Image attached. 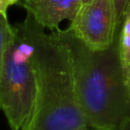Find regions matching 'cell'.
Wrapping results in <instances>:
<instances>
[{
  "label": "cell",
  "mask_w": 130,
  "mask_h": 130,
  "mask_svg": "<svg viewBox=\"0 0 130 130\" xmlns=\"http://www.w3.org/2000/svg\"><path fill=\"white\" fill-rule=\"evenodd\" d=\"M14 28L12 43L0 53V106L11 130H25L37 104L36 53L45 27L26 12L25 18Z\"/></svg>",
  "instance_id": "obj_3"
},
{
  "label": "cell",
  "mask_w": 130,
  "mask_h": 130,
  "mask_svg": "<svg viewBox=\"0 0 130 130\" xmlns=\"http://www.w3.org/2000/svg\"><path fill=\"white\" fill-rule=\"evenodd\" d=\"M120 48L124 65L130 74V5L126 11L120 30Z\"/></svg>",
  "instance_id": "obj_6"
},
{
  "label": "cell",
  "mask_w": 130,
  "mask_h": 130,
  "mask_svg": "<svg viewBox=\"0 0 130 130\" xmlns=\"http://www.w3.org/2000/svg\"><path fill=\"white\" fill-rule=\"evenodd\" d=\"M120 30L103 50L89 48L70 28L52 30L69 49L79 103L90 129L117 130L130 118V74L121 55Z\"/></svg>",
  "instance_id": "obj_1"
},
{
  "label": "cell",
  "mask_w": 130,
  "mask_h": 130,
  "mask_svg": "<svg viewBox=\"0 0 130 130\" xmlns=\"http://www.w3.org/2000/svg\"><path fill=\"white\" fill-rule=\"evenodd\" d=\"M89 1H90V0H82L83 3H87V2H89Z\"/></svg>",
  "instance_id": "obj_10"
},
{
  "label": "cell",
  "mask_w": 130,
  "mask_h": 130,
  "mask_svg": "<svg viewBox=\"0 0 130 130\" xmlns=\"http://www.w3.org/2000/svg\"><path fill=\"white\" fill-rule=\"evenodd\" d=\"M19 4V0H0V14H7L10 6Z\"/></svg>",
  "instance_id": "obj_8"
},
{
  "label": "cell",
  "mask_w": 130,
  "mask_h": 130,
  "mask_svg": "<svg viewBox=\"0 0 130 130\" xmlns=\"http://www.w3.org/2000/svg\"><path fill=\"white\" fill-rule=\"evenodd\" d=\"M36 65L37 104L25 130H90L79 103L69 49L55 31H41Z\"/></svg>",
  "instance_id": "obj_2"
},
{
  "label": "cell",
  "mask_w": 130,
  "mask_h": 130,
  "mask_svg": "<svg viewBox=\"0 0 130 130\" xmlns=\"http://www.w3.org/2000/svg\"><path fill=\"white\" fill-rule=\"evenodd\" d=\"M121 25L117 23L113 0H90L81 5L68 28L89 48L103 50L112 45Z\"/></svg>",
  "instance_id": "obj_4"
},
{
  "label": "cell",
  "mask_w": 130,
  "mask_h": 130,
  "mask_svg": "<svg viewBox=\"0 0 130 130\" xmlns=\"http://www.w3.org/2000/svg\"><path fill=\"white\" fill-rule=\"evenodd\" d=\"M82 4V0H19L18 5L52 31L60 28V23L65 19L71 22Z\"/></svg>",
  "instance_id": "obj_5"
},
{
  "label": "cell",
  "mask_w": 130,
  "mask_h": 130,
  "mask_svg": "<svg viewBox=\"0 0 130 130\" xmlns=\"http://www.w3.org/2000/svg\"><path fill=\"white\" fill-rule=\"evenodd\" d=\"M90 130H105V129H96V128H91Z\"/></svg>",
  "instance_id": "obj_11"
},
{
  "label": "cell",
  "mask_w": 130,
  "mask_h": 130,
  "mask_svg": "<svg viewBox=\"0 0 130 130\" xmlns=\"http://www.w3.org/2000/svg\"><path fill=\"white\" fill-rule=\"evenodd\" d=\"M15 36L14 25L8 21L7 14H0V53L4 52L12 43Z\"/></svg>",
  "instance_id": "obj_7"
},
{
  "label": "cell",
  "mask_w": 130,
  "mask_h": 130,
  "mask_svg": "<svg viewBox=\"0 0 130 130\" xmlns=\"http://www.w3.org/2000/svg\"><path fill=\"white\" fill-rule=\"evenodd\" d=\"M117 130H130V118L125 120Z\"/></svg>",
  "instance_id": "obj_9"
}]
</instances>
